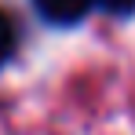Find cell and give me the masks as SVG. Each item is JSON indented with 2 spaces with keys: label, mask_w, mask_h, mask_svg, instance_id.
<instances>
[{
  "label": "cell",
  "mask_w": 135,
  "mask_h": 135,
  "mask_svg": "<svg viewBox=\"0 0 135 135\" xmlns=\"http://www.w3.org/2000/svg\"><path fill=\"white\" fill-rule=\"evenodd\" d=\"M33 7L51 26H73L95 7V0H33Z\"/></svg>",
  "instance_id": "obj_1"
},
{
  "label": "cell",
  "mask_w": 135,
  "mask_h": 135,
  "mask_svg": "<svg viewBox=\"0 0 135 135\" xmlns=\"http://www.w3.org/2000/svg\"><path fill=\"white\" fill-rule=\"evenodd\" d=\"M15 40H18V33H15V22L0 11V66L15 55Z\"/></svg>",
  "instance_id": "obj_2"
},
{
  "label": "cell",
  "mask_w": 135,
  "mask_h": 135,
  "mask_svg": "<svg viewBox=\"0 0 135 135\" xmlns=\"http://www.w3.org/2000/svg\"><path fill=\"white\" fill-rule=\"evenodd\" d=\"M102 11H110V15H128L135 11V0H95Z\"/></svg>",
  "instance_id": "obj_3"
}]
</instances>
